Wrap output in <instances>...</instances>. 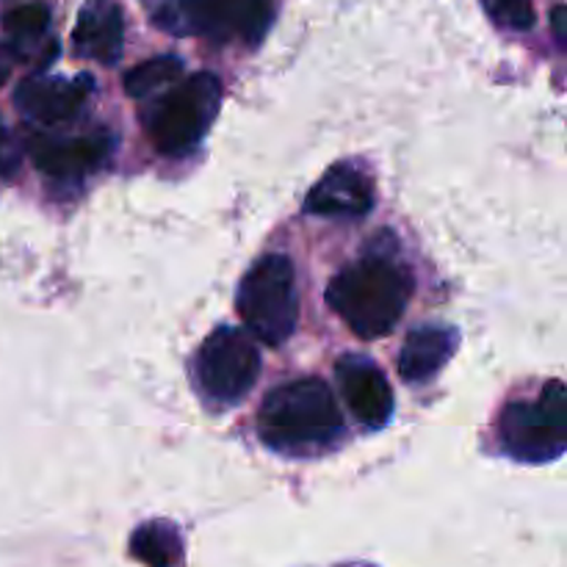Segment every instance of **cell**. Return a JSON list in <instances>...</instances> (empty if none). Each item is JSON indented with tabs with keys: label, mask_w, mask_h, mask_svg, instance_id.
<instances>
[{
	"label": "cell",
	"mask_w": 567,
	"mask_h": 567,
	"mask_svg": "<svg viewBox=\"0 0 567 567\" xmlns=\"http://www.w3.org/2000/svg\"><path fill=\"white\" fill-rule=\"evenodd\" d=\"M336 380L347 408L360 424L380 430L391 421L396 399L385 371L363 354H343L336 363Z\"/></svg>",
	"instance_id": "obj_8"
},
{
	"label": "cell",
	"mask_w": 567,
	"mask_h": 567,
	"mask_svg": "<svg viewBox=\"0 0 567 567\" xmlns=\"http://www.w3.org/2000/svg\"><path fill=\"white\" fill-rule=\"evenodd\" d=\"M371 208H374V181L363 166L352 164V161L330 166L305 199V210L319 216L360 219Z\"/></svg>",
	"instance_id": "obj_10"
},
{
	"label": "cell",
	"mask_w": 567,
	"mask_h": 567,
	"mask_svg": "<svg viewBox=\"0 0 567 567\" xmlns=\"http://www.w3.org/2000/svg\"><path fill=\"white\" fill-rule=\"evenodd\" d=\"M183 78V61L177 55H155V59L142 61V64L131 66L122 78L125 83V92L131 97L144 100L150 94L161 92V89H169L172 83Z\"/></svg>",
	"instance_id": "obj_16"
},
{
	"label": "cell",
	"mask_w": 567,
	"mask_h": 567,
	"mask_svg": "<svg viewBox=\"0 0 567 567\" xmlns=\"http://www.w3.org/2000/svg\"><path fill=\"white\" fill-rule=\"evenodd\" d=\"M236 308L255 341L277 349L293 336L299 321L297 271L286 255H264L244 275Z\"/></svg>",
	"instance_id": "obj_4"
},
{
	"label": "cell",
	"mask_w": 567,
	"mask_h": 567,
	"mask_svg": "<svg viewBox=\"0 0 567 567\" xmlns=\"http://www.w3.org/2000/svg\"><path fill=\"white\" fill-rule=\"evenodd\" d=\"M502 452L520 463H551L567 443L565 385L551 380L537 399H515L498 415Z\"/></svg>",
	"instance_id": "obj_5"
},
{
	"label": "cell",
	"mask_w": 567,
	"mask_h": 567,
	"mask_svg": "<svg viewBox=\"0 0 567 567\" xmlns=\"http://www.w3.org/2000/svg\"><path fill=\"white\" fill-rule=\"evenodd\" d=\"M94 92V78L92 75H78V78H55V75H37L25 78L17 86L14 103L22 111L25 120L33 125L55 127L64 122L75 120L89 103V94Z\"/></svg>",
	"instance_id": "obj_7"
},
{
	"label": "cell",
	"mask_w": 567,
	"mask_h": 567,
	"mask_svg": "<svg viewBox=\"0 0 567 567\" xmlns=\"http://www.w3.org/2000/svg\"><path fill=\"white\" fill-rule=\"evenodd\" d=\"M330 567H377L371 563H338V565H330Z\"/></svg>",
	"instance_id": "obj_22"
},
{
	"label": "cell",
	"mask_w": 567,
	"mask_h": 567,
	"mask_svg": "<svg viewBox=\"0 0 567 567\" xmlns=\"http://www.w3.org/2000/svg\"><path fill=\"white\" fill-rule=\"evenodd\" d=\"M260 374L258 343L249 332L221 324L210 332L194 358V380L199 393L216 408L241 402Z\"/></svg>",
	"instance_id": "obj_6"
},
{
	"label": "cell",
	"mask_w": 567,
	"mask_h": 567,
	"mask_svg": "<svg viewBox=\"0 0 567 567\" xmlns=\"http://www.w3.org/2000/svg\"><path fill=\"white\" fill-rule=\"evenodd\" d=\"M28 153L37 169L59 181H81L89 172L105 164L111 155L109 136H53L48 131H37L28 136Z\"/></svg>",
	"instance_id": "obj_9"
},
{
	"label": "cell",
	"mask_w": 567,
	"mask_h": 567,
	"mask_svg": "<svg viewBox=\"0 0 567 567\" xmlns=\"http://www.w3.org/2000/svg\"><path fill=\"white\" fill-rule=\"evenodd\" d=\"M258 435L275 452L310 457L336 446L343 415L330 388L316 377L275 388L258 410Z\"/></svg>",
	"instance_id": "obj_1"
},
{
	"label": "cell",
	"mask_w": 567,
	"mask_h": 567,
	"mask_svg": "<svg viewBox=\"0 0 567 567\" xmlns=\"http://www.w3.org/2000/svg\"><path fill=\"white\" fill-rule=\"evenodd\" d=\"M457 330L443 324L415 327L399 352V374L404 382H426L452 360Z\"/></svg>",
	"instance_id": "obj_13"
},
{
	"label": "cell",
	"mask_w": 567,
	"mask_h": 567,
	"mask_svg": "<svg viewBox=\"0 0 567 567\" xmlns=\"http://www.w3.org/2000/svg\"><path fill=\"white\" fill-rule=\"evenodd\" d=\"M50 28V9L44 3H25L11 9L3 17V31L9 37V53L11 55H28L31 48H37L39 42H44Z\"/></svg>",
	"instance_id": "obj_15"
},
{
	"label": "cell",
	"mask_w": 567,
	"mask_h": 567,
	"mask_svg": "<svg viewBox=\"0 0 567 567\" xmlns=\"http://www.w3.org/2000/svg\"><path fill=\"white\" fill-rule=\"evenodd\" d=\"M551 22H554V33H557L559 44H565V39H567V33H565V6H557V9H554Z\"/></svg>",
	"instance_id": "obj_20"
},
{
	"label": "cell",
	"mask_w": 567,
	"mask_h": 567,
	"mask_svg": "<svg viewBox=\"0 0 567 567\" xmlns=\"http://www.w3.org/2000/svg\"><path fill=\"white\" fill-rule=\"evenodd\" d=\"M131 554L138 563L150 567H181V532L169 520H150V524H142L131 537Z\"/></svg>",
	"instance_id": "obj_14"
},
{
	"label": "cell",
	"mask_w": 567,
	"mask_h": 567,
	"mask_svg": "<svg viewBox=\"0 0 567 567\" xmlns=\"http://www.w3.org/2000/svg\"><path fill=\"white\" fill-rule=\"evenodd\" d=\"M20 166V150H17L14 138L6 131V125L0 122V177H11Z\"/></svg>",
	"instance_id": "obj_19"
},
{
	"label": "cell",
	"mask_w": 567,
	"mask_h": 567,
	"mask_svg": "<svg viewBox=\"0 0 567 567\" xmlns=\"http://www.w3.org/2000/svg\"><path fill=\"white\" fill-rule=\"evenodd\" d=\"M271 22V0H233L230 31L241 42L255 44L264 39Z\"/></svg>",
	"instance_id": "obj_17"
},
{
	"label": "cell",
	"mask_w": 567,
	"mask_h": 567,
	"mask_svg": "<svg viewBox=\"0 0 567 567\" xmlns=\"http://www.w3.org/2000/svg\"><path fill=\"white\" fill-rule=\"evenodd\" d=\"M413 280L391 258H360L338 271L327 286L332 313L363 341L388 336L408 310Z\"/></svg>",
	"instance_id": "obj_2"
},
{
	"label": "cell",
	"mask_w": 567,
	"mask_h": 567,
	"mask_svg": "<svg viewBox=\"0 0 567 567\" xmlns=\"http://www.w3.org/2000/svg\"><path fill=\"white\" fill-rule=\"evenodd\" d=\"M221 105V83L214 72H194L186 81H175L161 94L144 116L147 138L158 153L183 158L194 153L214 125Z\"/></svg>",
	"instance_id": "obj_3"
},
{
	"label": "cell",
	"mask_w": 567,
	"mask_h": 567,
	"mask_svg": "<svg viewBox=\"0 0 567 567\" xmlns=\"http://www.w3.org/2000/svg\"><path fill=\"white\" fill-rule=\"evenodd\" d=\"M75 53L97 64H116L125 48V20L116 0H86L72 31Z\"/></svg>",
	"instance_id": "obj_12"
},
{
	"label": "cell",
	"mask_w": 567,
	"mask_h": 567,
	"mask_svg": "<svg viewBox=\"0 0 567 567\" xmlns=\"http://www.w3.org/2000/svg\"><path fill=\"white\" fill-rule=\"evenodd\" d=\"M9 72H11V53L6 48H0V86L9 81Z\"/></svg>",
	"instance_id": "obj_21"
},
{
	"label": "cell",
	"mask_w": 567,
	"mask_h": 567,
	"mask_svg": "<svg viewBox=\"0 0 567 567\" xmlns=\"http://www.w3.org/2000/svg\"><path fill=\"white\" fill-rule=\"evenodd\" d=\"M144 3L161 31L203 33L216 42L233 39V0H144Z\"/></svg>",
	"instance_id": "obj_11"
},
{
	"label": "cell",
	"mask_w": 567,
	"mask_h": 567,
	"mask_svg": "<svg viewBox=\"0 0 567 567\" xmlns=\"http://www.w3.org/2000/svg\"><path fill=\"white\" fill-rule=\"evenodd\" d=\"M493 22L507 31H529L537 22L535 3L532 0H482Z\"/></svg>",
	"instance_id": "obj_18"
}]
</instances>
